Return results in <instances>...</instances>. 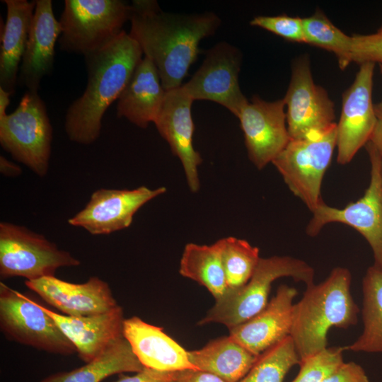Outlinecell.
<instances>
[{
	"mask_svg": "<svg viewBox=\"0 0 382 382\" xmlns=\"http://www.w3.org/2000/svg\"><path fill=\"white\" fill-rule=\"evenodd\" d=\"M131 8L129 34L154 64L163 87L167 91L181 86L199 42L215 33L221 19L213 12H165L155 0H134Z\"/></svg>",
	"mask_w": 382,
	"mask_h": 382,
	"instance_id": "1",
	"label": "cell"
},
{
	"mask_svg": "<svg viewBox=\"0 0 382 382\" xmlns=\"http://www.w3.org/2000/svg\"><path fill=\"white\" fill-rule=\"evenodd\" d=\"M142 54L137 42L123 30L105 47L84 56L87 85L65 115L64 129L69 140L89 145L98 139L105 111L118 100Z\"/></svg>",
	"mask_w": 382,
	"mask_h": 382,
	"instance_id": "2",
	"label": "cell"
},
{
	"mask_svg": "<svg viewBox=\"0 0 382 382\" xmlns=\"http://www.w3.org/2000/svg\"><path fill=\"white\" fill-rule=\"evenodd\" d=\"M352 274L337 267L322 282L307 286L294 305L290 336L301 360L325 349L332 328L357 324L359 309L351 293Z\"/></svg>",
	"mask_w": 382,
	"mask_h": 382,
	"instance_id": "3",
	"label": "cell"
},
{
	"mask_svg": "<svg viewBox=\"0 0 382 382\" xmlns=\"http://www.w3.org/2000/svg\"><path fill=\"white\" fill-rule=\"evenodd\" d=\"M314 269L303 260L291 256L260 257L250 280L243 286L228 289L199 321V325L217 323L228 329L260 313L268 303L272 284L281 277H291L306 286L313 284Z\"/></svg>",
	"mask_w": 382,
	"mask_h": 382,
	"instance_id": "4",
	"label": "cell"
},
{
	"mask_svg": "<svg viewBox=\"0 0 382 382\" xmlns=\"http://www.w3.org/2000/svg\"><path fill=\"white\" fill-rule=\"evenodd\" d=\"M131 13V4L122 0H65L60 49L85 56L105 47L124 30Z\"/></svg>",
	"mask_w": 382,
	"mask_h": 382,
	"instance_id": "5",
	"label": "cell"
},
{
	"mask_svg": "<svg viewBox=\"0 0 382 382\" xmlns=\"http://www.w3.org/2000/svg\"><path fill=\"white\" fill-rule=\"evenodd\" d=\"M337 146V123L299 139H291L272 163L290 191L313 212L323 202V180Z\"/></svg>",
	"mask_w": 382,
	"mask_h": 382,
	"instance_id": "6",
	"label": "cell"
},
{
	"mask_svg": "<svg viewBox=\"0 0 382 382\" xmlns=\"http://www.w3.org/2000/svg\"><path fill=\"white\" fill-rule=\"evenodd\" d=\"M52 127L38 92L28 91L17 108L0 120V144L17 161L44 177L49 170Z\"/></svg>",
	"mask_w": 382,
	"mask_h": 382,
	"instance_id": "7",
	"label": "cell"
},
{
	"mask_svg": "<svg viewBox=\"0 0 382 382\" xmlns=\"http://www.w3.org/2000/svg\"><path fill=\"white\" fill-rule=\"evenodd\" d=\"M370 163V182L364 195L343 208L328 205L324 201L312 212L306 233L315 237L331 223L347 225L358 231L369 244L374 265L382 270V158L368 142L364 146Z\"/></svg>",
	"mask_w": 382,
	"mask_h": 382,
	"instance_id": "8",
	"label": "cell"
},
{
	"mask_svg": "<svg viewBox=\"0 0 382 382\" xmlns=\"http://www.w3.org/2000/svg\"><path fill=\"white\" fill-rule=\"evenodd\" d=\"M81 262L59 249L43 235L24 226L0 223V276L35 280L55 276L57 269L76 267Z\"/></svg>",
	"mask_w": 382,
	"mask_h": 382,
	"instance_id": "9",
	"label": "cell"
},
{
	"mask_svg": "<svg viewBox=\"0 0 382 382\" xmlns=\"http://www.w3.org/2000/svg\"><path fill=\"white\" fill-rule=\"evenodd\" d=\"M0 328L10 340L52 354L76 352L40 303L0 282Z\"/></svg>",
	"mask_w": 382,
	"mask_h": 382,
	"instance_id": "10",
	"label": "cell"
},
{
	"mask_svg": "<svg viewBox=\"0 0 382 382\" xmlns=\"http://www.w3.org/2000/svg\"><path fill=\"white\" fill-rule=\"evenodd\" d=\"M283 99L291 139L325 130L337 123L335 104L327 91L315 83L306 54L294 61L290 83Z\"/></svg>",
	"mask_w": 382,
	"mask_h": 382,
	"instance_id": "11",
	"label": "cell"
},
{
	"mask_svg": "<svg viewBox=\"0 0 382 382\" xmlns=\"http://www.w3.org/2000/svg\"><path fill=\"white\" fill-rule=\"evenodd\" d=\"M242 54L227 42H219L207 51L192 78L183 85L193 100H209L226 108L238 117L248 100L238 81Z\"/></svg>",
	"mask_w": 382,
	"mask_h": 382,
	"instance_id": "12",
	"label": "cell"
},
{
	"mask_svg": "<svg viewBox=\"0 0 382 382\" xmlns=\"http://www.w3.org/2000/svg\"><path fill=\"white\" fill-rule=\"evenodd\" d=\"M374 63L359 65L352 84L343 93L337 123V162L346 165L369 142L376 124L372 102Z\"/></svg>",
	"mask_w": 382,
	"mask_h": 382,
	"instance_id": "13",
	"label": "cell"
},
{
	"mask_svg": "<svg viewBox=\"0 0 382 382\" xmlns=\"http://www.w3.org/2000/svg\"><path fill=\"white\" fill-rule=\"evenodd\" d=\"M166 192L165 187L150 189L144 185L132 190L100 188L81 211L68 219V224L92 235L123 230L131 225L143 205Z\"/></svg>",
	"mask_w": 382,
	"mask_h": 382,
	"instance_id": "14",
	"label": "cell"
},
{
	"mask_svg": "<svg viewBox=\"0 0 382 382\" xmlns=\"http://www.w3.org/2000/svg\"><path fill=\"white\" fill-rule=\"evenodd\" d=\"M238 118L248 158L259 170L272 163L291 139L283 98L266 101L254 96Z\"/></svg>",
	"mask_w": 382,
	"mask_h": 382,
	"instance_id": "15",
	"label": "cell"
},
{
	"mask_svg": "<svg viewBox=\"0 0 382 382\" xmlns=\"http://www.w3.org/2000/svg\"><path fill=\"white\" fill-rule=\"evenodd\" d=\"M193 101L183 85L167 91L154 123L160 135L169 144L172 153L180 159L190 191L196 192L199 189L198 166L202 158L192 144L195 125L191 107Z\"/></svg>",
	"mask_w": 382,
	"mask_h": 382,
	"instance_id": "16",
	"label": "cell"
},
{
	"mask_svg": "<svg viewBox=\"0 0 382 382\" xmlns=\"http://www.w3.org/2000/svg\"><path fill=\"white\" fill-rule=\"evenodd\" d=\"M25 284L45 302L69 316L100 314L118 306L109 284L96 276L81 284L53 276L25 280Z\"/></svg>",
	"mask_w": 382,
	"mask_h": 382,
	"instance_id": "17",
	"label": "cell"
},
{
	"mask_svg": "<svg viewBox=\"0 0 382 382\" xmlns=\"http://www.w3.org/2000/svg\"><path fill=\"white\" fill-rule=\"evenodd\" d=\"M297 290L280 285L276 294L257 315L229 330V336L258 357L290 335Z\"/></svg>",
	"mask_w": 382,
	"mask_h": 382,
	"instance_id": "18",
	"label": "cell"
},
{
	"mask_svg": "<svg viewBox=\"0 0 382 382\" xmlns=\"http://www.w3.org/2000/svg\"><path fill=\"white\" fill-rule=\"evenodd\" d=\"M40 306L72 342L79 357L86 363L123 337L125 318L119 305L105 313L81 317L62 315Z\"/></svg>",
	"mask_w": 382,
	"mask_h": 382,
	"instance_id": "19",
	"label": "cell"
},
{
	"mask_svg": "<svg viewBox=\"0 0 382 382\" xmlns=\"http://www.w3.org/2000/svg\"><path fill=\"white\" fill-rule=\"evenodd\" d=\"M62 33L51 0H37L18 82L28 91L38 92L42 79L53 69L54 46Z\"/></svg>",
	"mask_w": 382,
	"mask_h": 382,
	"instance_id": "20",
	"label": "cell"
},
{
	"mask_svg": "<svg viewBox=\"0 0 382 382\" xmlns=\"http://www.w3.org/2000/svg\"><path fill=\"white\" fill-rule=\"evenodd\" d=\"M123 337L144 367L160 371L195 369L186 349L161 328L149 324L137 316L125 319Z\"/></svg>",
	"mask_w": 382,
	"mask_h": 382,
	"instance_id": "21",
	"label": "cell"
},
{
	"mask_svg": "<svg viewBox=\"0 0 382 382\" xmlns=\"http://www.w3.org/2000/svg\"><path fill=\"white\" fill-rule=\"evenodd\" d=\"M166 93L156 67L144 56L117 100V116L146 129L155 121Z\"/></svg>",
	"mask_w": 382,
	"mask_h": 382,
	"instance_id": "22",
	"label": "cell"
},
{
	"mask_svg": "<svg viewBox=\"0 0 382 382\" xmlns=\"http://www.w3.org/2000/svg\"><path fill=\"white\" fill-rule=\"evenodd\" d=\"M6 19L1 35L0 88L11 95L18 82L36 1L4 0Z\"/></svg>",
	"mask_w": 382,
	"mask_h": 382,
	"instance_id": "23",
	"label": "cell"
},
{
	"mask_svg": "<svg viewBox=\"0 0 382 382\" xmlns=\"http://www.w3.org/2000/svg\"><path fill=\"white\" fill-rule=\"evenodd\" d=\"M187 353L196 369L211 373L226 382H239L257 357L229 335L212 340L202 349Z\"/></svg>",
	"mask_w": 382,
	"mask_h": 382,
	"instance_id": "24",
	"label": "cell"
},
{
	"mask_svg": "<svg viewBox=\"0 0 382 382\" xmlns=\"http://www.w3.org/2000/svg\"><path fill=\"white\" fill-rule=\"evenodd\" d=\"M144 368L123 337L85 365L51 374L40 382H100L114 374L137 373Z\"/></svg>",
	"mask_w": 382,
	"mask_h": 382,
	"instance_id": "25",
	"label": "cell"
},
{
	"mask_svg": "<svg viewBox=\"0 0 382 382\" xmlns=\"http://www.w3.org/2000/svg\"><path fill=\"white\" fill-rule=\"evenodd\" d=\"M224 238L210 245L187 243L184 248L179 273L204 286L217 300L228 290L222 262Z\"/></svg>",
	"mask_w": 382,
	"mask_h": 382,
	"instance_id": "26",
	"label": "cell"
},
{
	"mask_svg": "<svg viewBox=\"0 0 382 382\" xmlns=\"http://www.w3.org/2000/svg\"><path fill=\"white\" fill-rule=\"evenodd\" d=\"M361 315L364 330L351 345L343 350L382 353V270L370 266L362 279Z\"/></svg>",
	"mask_w": 382,
	"mask_h": 382,
	"instance_id": "27",
	"label": "cell"
},
{
	"mask_svg": "<svg viewBox=\"0 0 382 382\" xmlns=\"http://www.w3.org/2000/svg\"><path fill=\"white\" fill-rule=\"evenodd\" d=\"M300 363L301 359L289 335L260 354L239 382H284L290 369Z\"/></svg>",
	"mask_w": 382,
	"mask_h": 382,
	"instance_id": "28",
	"label": "cell"
},
{
	"mask_svg": "<svg viewBox=\"0 0 382 382\" xmlns=\"http://www.w3.org/2000/svg\"><path fill=\"white\" fill-rule=\"evenodd\" d=\"M306 43L319 47L335 54L339 66L345 69L352 62V36L336 27L319 8L303 18Z\"/></svg>",
	"mask_w": 382,
	"mask_h": 382,
	"instance_id": "29",
	"label": "cell"
},
{
	"mask_svg": "<svg viewBox=\"0 0 382 382\" xmlns=\"http://www.w3.org/2000/svg\"><path fill=\"white\" fill-rule=\"evenodd\" d=\"M260 259V249L247 241L232 236L224 238L222 262L228 289L245 284Z\"/></svg>",
	"mask_w": 382,
	"mask_h": 382,
	"instance_id": "30",
	"label": "cell"
},
{
	"mask_svg": "<svg viewBox=\"0 0 382 382\" xmlns=\"http://www.w3.org/2000/svg\"><path fill=\"white\" fill-rule=\"evenodd\" d=\"M342 347H327L303 360L291 382H322L343 362Z\"/></svg>",
	"mask_w": 382,
	"mask_h": 382,
	"instance_id": "31",
	"label": "cell"
},
{
	"mask_svg": "<svg viewBox=\"0 0 382 382\" xmlns=\"http://www.w3.org/2000/svg\"><path fill=\"white\" fill-rule=\"evenodd\" d=\"M252 26L268 30L281 37L294 42L306 43L303 18L286 14L257 16L250 22Z\"/></svg>",
	"mask_w": 382,
	"mask_h": 382,
	"instance_id": "32",
	"label": "cell"
},
{
	"mask_svg": "<svg viewBox=\"0 0 382 382\" xmlns=\"http://www.w3.org/2000/svg\"><path fill=\"white\" fill-rule=\"evenodd\" d=\"M351 60L359 65L372 62L382 66V33L352 35Z\"/></svg>",
	"mask_w": 382,
	"mask_h": 382,
	"instance_id": "33",
	"label": "cell"
},
{
	"mask_svg": "<svg viewBox=\"0 0 382 382\" xmlns=\"http://www.w3.org/2000/svg\"><path fill=\"white\" fill-rule=\"evenodd\" d=\"M322 382H369L361 366L354 362H343Z\"/></svg>",
	"mask_w": 382,
	"mask_h": 382,
	"instance_id": "34",
	"label": "cell"
},
{
	"mask_svg": "<svg viewBox=\"0 0 382 382\" xmlns=\"http://www.w3.org/2000/svg\"><path fill=\"white\" fill-rule=\"evenodd\" d=\"M176 371H160L144 367L133 376H122L115 382H174Z\"/></svg>",
	"mask_w": 382,
	"mask_h": 382,
	"instance_id": "35",
	"label": "cell"
},
{
	"mask_svg": "<svg viewBox=\"0 0 382 382\" xmlns=\"http://www.w3.org/2000/svg\"><path fill=\"white\" fill-rule=\"evenodd\" d=\"M174 382H226L209 372L196 369H187L175 372Z\"/></svg>",
	"mask_w": 382,
	"mask_h": 382,
	"instance_id": "36",
	"label": "cell"
},
{
	"mask_svg": "<svg viewBox=\"0 0 382 382\" xmlns=\"http://www.w3.org/2000/svg\"><path fill=\"white\" fill-rule=\"evenodd\" d=\"M376 124L369 142L382 158V100L374 104Z\"/></svg>",
	"mask_w": 382,
	"mask_h": 382,
	"instance_id": "37",
	"label": "cell"
},
{
	"mask_svg": "<svg viewBox=\"0 0 382 382\" xmlns=\"http://www.w3.org/2000/svg\"><path fill=\"white\" fill-rule=\"evenodd\" d=\"M0 172L7 177H17L21 175L22 169L16 163L8 161L3 156H0Z\"/></svg>",
	"mask_w": 382,
	"mask_h": 382,
	"instance_id": "38",
	"label": "cell"
},
{
	"mask_svg": "<svg viewBox=\"0 0 382 382\" xmlns=\"http://www.w3.org/2000/svg\"><path fill=\"white\" fill-rule=\"evenodd\" d=\"M11 96V93L0 88V120L7 115L6 111L10 103Z\"/></svg>",
	"mask_w": 382,
	"mask_h": 382,
	"instance_id": "39",
	"label": "cell"
},
{
	"mask_svg": "<svg viewBox=\"0 0 382 382\" xmlns=\"http://www.w3.org/2000/svg\"><path fill=\"white\" fill-rule=\"evenodd\" d=\"M377 32L382 33V25H381V27L378 28V30H377Z\"/></svg>",
	"mask_w": 382,
	"mask_h": 382,
	"instance_id": "40",
	"label": "cell"
},
{
	"mask_svg": "<svg viewBox=\"0 0 382 382\" xmlns=\"http://www.w3.org/2000/svg\"><path fill=\"white\" fill-rule=\"evenodd\" d=\"M379 68H380V71H381V73L382 74V66H379Z\"/></svg>",
	"mask_w": 382,
	"mask_h": 382,
	"instance_id": "41",
	"label": "cell"
}]
</instances>
